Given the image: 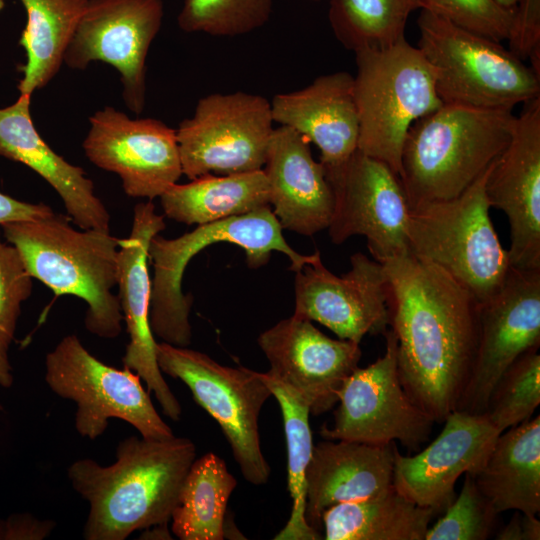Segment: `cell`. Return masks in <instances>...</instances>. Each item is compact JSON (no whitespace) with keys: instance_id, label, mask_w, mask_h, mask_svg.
I'll return each instance as SVG.
<instances>
[{"instance_id":"d6986e66","label":"cell","mask_w":540,"mask_h":540,"mask_svg":"<svg viewBox=\"0 0 540 540\" xmlns=\"http://www.w3.org/2000/svg\"><path fill=\"white\" fill-rule=\"evenodd\" d=\"M165 227L164 215L156 213L154 204L140 202L134 207L129 236L119 239L118 298L129 335L122 363L145 382L149 393H154L164 415L178 421L182 408L159 368L157 342L150 326L152 280L148 269V247L151 239Z\"/></svg>"},{"instance_id":"9c48e42d","label":"cell","mask_w":540,"mask_h":540,"mask_svg":"<svg viewBox=\"0 0 540 540\" xmlns=\"http://www.w3.org/2000/svg\"><path fill=\"white\" fill-rule=\"evenodd\" d=\"M156 357L161 372L181 380L218 423L244 479L267 483L271 468L262 453L258 419L272 393L262 373L222 365L203 352L165 342L157 343Z\"/></svg>"},{"instance_id":"ffe728a7","label":"cell","mask_w":540,"mask_h":540,"mask_svg":"<svg viewBox=\"0 0 540 540\" xmlns=\"http://www.w3.org/2000/svg\"><path fill=\"white\" fill-rule=\"evenodd\" d=\"M485 193L510 227V264L540 269V96L524 103L511 139L492 163Z\"/></svg>"},{"instance_id":"ee69618b","label":"cell","mask_w":540,"mask_h":540,"mask_svg":"<svg viewBox=\"0 0 540 540\" xmlns=\"http://www.w3.org/2000/svg\"><path fill=\"white\" fill-rule=\"evenodd\" d=\"M4 6H5V1L0 0V11L4 8Z\"/></svg>"},{"instance_id":"4dcf8cb0","label":"cell","mask_w":540,"mask_h":540,"mask_svg":"<svg viewBox=\"0 0 540 540\" xmlns=\"http://www.w3.org/2000/svg\"><path fill=\"white\" fill-rule=\"evenodd\" d=\"M272 396L277 400L282 413L287 446V486L292 499L291 513L286 525L275 540H319L321 534L306 521V472L312 452L313 439L309 424V406L293 389L262 373Z\"/></svg>"},{"instance_id":"7c38bea8","label":"cell","mask_w":540,"mask_h":540,"mask_svg":"<svg viewBox=\"0 0 540 540\" xmlns=\"http://www.w3.org/2000/svg\"><path fill=\"white\" fill-rule=\"evenodd\" d=\"M383 356L356 368L344 381L332 427L320 429L324 439L371 445L400 441L417 450L429 439L434 420L407 395L397 369V342L391 329L384 333Z\"/></svg>"},{"instance_id":"74e56055","label":"cell","mask_w":540,"mask_h":540,"mask_svg":"<svg viewBox=\"0 0 540 540\" xmlns=\"http://www.w3.org/2000/svg\"><path fill=\"white\" fill-rule=\"evenodd\" d=\"M507 41L509 50L521 60L529 59L540 75V0H519Z\"/></svg>"},{"instance_id":"6da1fadb","label":"cell","mask_w":540,"mask_h":540,"mask_svg":"<svg viewBox=\"0 0 540 540\" xmlns=\"http://www.w3.org/2000/svg\"><path fill=\"white\" fill-rule=\"evenodd\" d=\"M381 264L399 379L410 399L442 423L456 409L472 368L478 303L441 268L410 254Z\"/></svg>"},{"instance_id":"7a4b0ae2","label":"cell","mask_w":540,"mask_h":540,"mask_svg":"<svg viewBox=\"0 0 540 540\" xmlns=\"http://www.w3.org/2000/svg\"><path fill=\"white\" fill-rule=\"evenodd\" d=\"M195 459L188 438L130 436L118 443L111 465L91 458L73 462L68 478L89 503L83 538L125 540L137 530L168 524Z\"/></svg>"},{"instance_id":"1f68e13d","label":"cell","mask_w":540,"mask_h":540,"mask_svg":"<svg viewBox=\"0 0 540 540\" xmlns=\"http://www.w3.org/2000/svg\"><path fill=\"white\" fill-rule=\"evenodd\" d=\"M418 0H330L328 19L335 38L354 53L381 49L405 38Z\"/></svg>"},{"instance_id":"f1b7e54d","label":"cell","mask_w":540,"mask_h":540,"mask_svg":"<svg viewBox=\"0 0 540 540\" xmlns=\"http://www.w3.org/2000/svg\"><path fill=\"white\" fill-rule=\"evenodd\" d=\"M27 21L19 44L26 63L19 81L20 94L32 95L58 73L64 54L88 0H20Z\"/></svg>"},{"instance_id":"5b68a950","label":"cell","mask_w":540,"mask_h":540,"mask_svg":"<svg viewBox=\"0 0 540 540\" xmlns=\"http://www.w3.org/2000/svg\"><path fill=\"white\" fill-rule=\"evenodd\" d=\"M282 226L270 206L244 215L198 225L177 238L155 235L148 247L154 276L150 308V326L162 342L188 347L192 341L190 312L193 297L182 291V278L189 261L211 244L227 242L241 247L250 268L266 264L273 251L286 255L294 272L321 258L317 250L303 255L285 240Z\"/></svg>"},{"instance_id":"603a6c76","label":"cell","mask_w":540,"mask_h":540,"mask_svg":"<svg viewBox=\"0 0 540 540\" xmlns=\"http://www.w3.org/2000/svg\"><path fill=\"white\" fill-rule=\"evenodd\" d=\"M270 103L274 123L318 147L324 170L341 166L357 150L359 118L354 76L348 72L319 76L300 90L276 94Z\"/></svg>"},{"instance_id":"d590c367","label":"cell","mask_w":540,"mask_h":540,"mask_svg":"<svg viewBox=\"0 0 540 540\" xmlns=\"http://www.w3.org/2000/svg\"><path fill=\"white\" fill-rule=\"evenodd\" d=\"M464 475L459 495L429 526L425 540H486L493 534L499 513L479 490L473 475Z\"/></svg>"},{"instance_id":"9a60e30c","label":"cell","mask_w":540,"mask_h":540,"mask_svg":"<svg viewBox=\"0 0 540 540\" xmlns=\"http://www.w3.org/2000/svg\"><path fill=\"white\" fill-rule=\"evenodd\" d=\"M479 332L472 368L456 409L484 414L504 371L540 345V269L510 267L491 298L478 304Z\"/></svg>"},{"instance_id":"e575fe53","label":"cell","mask_w":540,"mask_h":540,"mask_svg":"<svg viewBox=\"0 0 540 540\" xmlns=\"http://www.w3.org/2000/svg\"><path fill=\"white\" fill-rule=\"evenodd\" d=\"M32 277L14 246L5 243L0 230V386L10 388L14 377L9 349L21 306L32 292Z\"/></svg>"},{"instance_id":"f6af8a7d","label":"cell","mask_w":540,"mask_h":540,"mask_svg":"<svg viewBox=\"0 0 540 540\" xmlns=\"http://www.w3.org/2000/svg\"><path fill=\"white\" fill-rule=\"evenodd\" d=\"M306 1L318 2V1H322V0H306Z\"/></svg>"},{"instance_id":"52a82bcc","label":"cell","mask_w":540,"mask_h":540,"mask_svg":"<svg viewBox=\"0 0 540 540\" xmlns=\"http://www.w3.org/2000/svg\"><path fill=\"white\" fill-rule=\"evenodd\" d=\"M355 55L357 149L387 164L400 179L410 127L443 104L434 69L420 49L405 38L385 48L359 50Z\"/></svg>"},{"instance_id":"4fadbf2b","label":"cell","mask_w":540,"mask_h":540,"mask_svg":"<svg viewBox=\"0 0 540 540\" xmlns=\"http://www.w3.org/2000/svg\"><path fill=\"white\" fill-rule=\"evenodd\" d=\"M335 207L328 227L333 243L361 235L380 263L409 255L410 206L399 177L358 149L341 166L325 170Z\"/></svg>"},{"instance_id":"d4e9b609","label":"cell","mask_w":540,"mask_h":540,"mask_svg":"<svg viewBox=\"0 0 540 540\" xmlns=\"http://www.w3.org/2000/svg\"><path fill=\"white\" fill-rule=\"evenodd\" d=\"M395 445L329 439L314 445L306 472L307 523L320 533L326 509L391 487Z\"/></svg>"},{"instance_id":"7402d4cb","label":"cell","mask_w":540,"mask_h":540,"mask_svg":"<svg viewBox=\"0 0 540 540\" xmlns=\"http://www.w3.org/2000/svg\"><path fill=\"white\" fill-rule=\"evenodd\" d=\"M263 171L270 205L282 228L312 236L329 227L334 193L303 135L288 126L274 128Z\"/></svg>"},{"instance_id":"8992f818","label":"cell","mask_w":540,"mask_h":540,"mask_svg":"<svg viewBox=\"0 0 540 540\" xmlns=\"http://www.w3.org/2000/svg\"><path fill=\"white\" fill-rule=\"evenodd\" d=\"M491 166L458 196L415 205L408 216L410 255L441 268L478 304L499 291L511 267L489 214Z\"/></svg>"},{"instance_id":"7bdbcfd3","label":"cell","mask_w":540,"mask_h":540,"mask_svg":"<svg viewBox=\"0 0 540 540\" xmlns=\"http://www.w3.org/2000/svg\"><path fill=\"white\" fill-rule=\"evenodd\" d=\"M6 530V522L3 519H0V540H4Z\"/></svg>"},{"instance_id":"ab89813d","label":"cell","mask_w":540,"mask_h":540,"mask_svg":"<svg viewBox=\"0 0 540 540\" xmlns=\"http://www.w3.org/2000/svg\"><path fill=\"white\" fill-rule=\"evenodd\" d=\"M53 209L44 203H27L0 192V225L19 220H33L50 215Z\"/></svg>"},{"instance_id":"f35d334b","label":"cell","mask_w":540,"mask_h":540,"mask_svg":"<svg viewBox=\"0 0 540 540\" xmlns=\"http://www.w3.org/2000/svg\"><path fill=\"white\" fill-rule=\"evenodd\" d=\"M6 522L4 540H42L54 530L53 520H40L30 513L11 514Z\"/></svg>"},{"instance_id":"44dd1931","label":"cell","mask_w":540,"mask_h":540,"mask_svg":"<svg viewBox=\"0 0 540 540\" xmlns=\"http://www.w3.org/2000/svg\"><path fill=\"white\" fill-rule=\"evenodd\" d=\"M437 438L414 456L394 447L393 485L419 506L440 512L456 498L455 484L467 472L474 475L486 462L501 434L486 414L453 410Z\"/></svg>"},{"instance_id":"8fae6325","label":"cell","mask_w":540,"mask_h":540,"mask_svg":"<svg viewBox=\"0 0 540 540\" xmlns=\"http://www.w3.org/2000/svg\"><path fill=\"white\" fill-rule=\"evenodd\" d=\"M273 124L271 103L261 95L236 91L199 99L176 130L183 175L192 180L263 169Z\"/></svg>"},{"instance_id":"3957f363","label":"cell","mask_w":540,"mask_h":540,"mask_svg":"<svg viewBox=\"0 0 540 540\" xmlns=\"http://www.w3.org/2000/svg\"><path fill=\"white\" fill-rule=\"evenodd\" d=\"M67 215L52 212L33 220L6 222L0 229L16 248L31 275L56 295H72L87 303L86 329L113 339L122 331L117 285L119 239L110 231L78 230Z\"/></svg>"},{"instance_id":"5bb4252c","label":"cell","mask_w":540,"mask_h":540,"mask_svg":"<svg viewBox=\"0 0 540 540\" xmlns=\"http://www.w3.org/2000/svg\"><path fill=\"white\" fill-rule=\"evenodd\" d=\"M164 16L162 0H88L63 63L86 69L93 61L120 73L123 101L135 114L145 105L146 57Z\"/></svg>"},{"instance_id":"83f0119b","label":"cell","mask_w":540,"mask_h":540,"mask_svg":"<svg viewBox=\"0 0 540 540\" xmlns=\"http://www.w3.org/2000/svg\"><path fill=\"white\" fill-rule=\"evenodd\" d=\"M164 216L186 225H202L270 206L263 171L206 174L175 183L160 197Z\"/></svg>"},{"instance_id":"d6a6232c","label":"cell","mask_w":540,"mask_h":540,"mask_svg":"<svg viewBox=\"0 0 540 540\" xmlns=\"http://www.w3.org/2000/svg\"><path fill=\"white\" fill-rule=\"evenodd\" d=\"M540 404L538 348L521 354L495 384L484 414L500 432L529 420Z\"/></svg>"},{"instance_id":"4316f807","label":"cell","mask_w":540,"mask_h":540,"mask_svg":"<svg viewBox=\"0 0 540 540\" xmlns=\"http://www.w3.org/2000/svg\"><path fill=\"white\" fill-rule=\"evenodd\" d=\"M440 511L419 506L394 485L360 500L339 503L321 517L326 540H425Z\"/></svg>"},{"instance_id":"8d00e7d4","label":"cell","mask_w":540,"mask_h":540,"mask_svg":"<svg viewBox=\"0 0 540 540\" xmlns=\"http://www.w3.org/2000/svg\"><path fill=\"white\" fill-rule=\"evenodd\" d=\"M429 11L452 24L497 42L508 40L515 9L495 0H418Z\"/></svg>"},{"instance_id":"277c9868","label":"cell","mask_w":540,"mask_h":540,"mask_svg":"<svg viewBox=\"0 0 540 540\" xmlns=\"http://www.w3.org/2000/svg\"><path fill=\"white\" fill-rule=\"evenodd\" d=\"M516 117L513 109L443 103L417 120L401 159L409 206L461 194L506 148Z\"/></svg>"},{"instance_id":"e0dca14e","label":"cell","mask_w":540,"mask_h":540,"mask_svg":"<svg viewBox=\"0 0 540 540\" xmlns=\"http://www.w3.org/2000/svg\"><path fill=\"white\" fill-rule=\"evenodd\" d=\"M350 269L337 276L321 258L295 272L293 315L316 321L339 339L360 344L367 334L389 326V286L383 265L361 252L350 257Z\"/></svg>"},{"instance_id":"ba28073f","label":"cell","mask_w":540,"mask_h":540,"mask_svg":"<svg viewBox=\"0 0 540 540\" xmlns=\"http://www.w3.org/2000/svg\"><path fill=\"white\" fill-rule=\"evenodd\" d=\"M418 48L443 103L513 109L540 96V75L509 49L429 11L418 17Z\"/></svg>"},{"instance_id":"cb8c5ba5","label":"cell","mask_w":540,"mask_h":540,"mask_svg":"<svg viewBox=\"0 0 540 540\" xmlns=\"http://www.w3.org/2000/svg\"><path fill=\"white\" fill-rule=\"evenodd\" d=\"M31 95L0 108V156L22 163L57 192L81 229L110 231V214L85 171L58 155L40 136L30 114Z\"/></svg>"},{"instance_id":"836d02e7","label":"cell","mask_w":540,"mask_h":540,"mask_svg":"<svg viewBox=\"0 0 540 540\" xmlns=\"http://www.w3.org/2000/svg\"><path fill=\"white\" fill-rule=\"evenodd\" d=\"M273 0H184L177 22L181 30L214 37H235L264 26Z\"/></svg>"},{"instance_id":"b9f144b4","label":"cell","mask_w":540,"mask_h":540,"mask_svg":"<svg viewBox=\"0 0 540 540\" xmlns=\"http://www.w3.org/2000/svg\"><path fill=\"white\" fill-rule=\"evenodd\" d=\"M501 6L507 9H515L519 0H495Z\"/></svg>"},{"instance_id":"bcb514c9","label":"cell","mask_w":540,"mask_h":540,"mask_svg":"<svg viewBox=\"0 0 540 540\" xmlns=\"http://www.w3.org/2000/svg\"><path fill=\"white\" fill-rule=\"evenodd\" d=\"M2 410H3V406H2L1 403H0V411H2Z\"/></svg>"},{"instance_id":"484cf974","label":"cell","mask_w":540,"mask_h":540,"mask_svg":"<svg viewBox=\"0 0 540 540\" xmlns=\"http://www.w3.org/2000/svg\"><path fill=\"white\" fill-rule=\"evenodd\" d=\"M497 513L540 511V415L502 432L474 475Z\"/></svg>"},{"instance_id":"ac0fdd59","label":"cell","mask_w":540,"mask_h":540,"mask_svg":"<svg viewBox=\"0 0 540 540\" xmlns=\"http://www.w3.org/2000/svg\"><path fill=\"white\" fill-rule=\"evenodd\" d=\"M258 345L270 364L267 373L296 391L313 416L336 405L362 355L358 343L332 339L312 321L295 315L262 332Z\"/></svg>"},{"instance_id":"f546056e","label":"cell","mask_w":540,"mask_h":540,"mask_svg":"<svg viewBox=\"0 0 540 540\" xmlns=\"http://www.w3.org/2000/svg\"><path fill=\"white\" fill-rule=\"evenodd\" d=\"M237 480L225 461L208 452L192 463L171 515V529L181 540L225 538L227 504Z\"/></svg>"},{"instance_id":"60d3db41","label":"cell","mask_w":540,"mask_h":540,"mask_svg":"<svg viewBox=\"0 0 540 540\" xmlns=\"http://www.w3.org/2000/svg\"><path fill=\"white\" fill-rule=\"evenodd\" d=\"M497 540H539L540 522L536 516L515 511L510 521L499 530Z\"/></svg>"},{"instance_id":"2e32d148","label":"cell","mask_w":540,"mask_h":540,"mask_svg":"<svg viewBox=\"0 0 540 540\" xmlns=\"http://www.w3.org/2000/svg\"><path fill=\"white\" fill-rule=\"evenodd\" d=\"M89 120L85 155L95 166L117 174L128 196L160 197L183 175L176 130L162 121L131 119L111 106Z\"/></svg>"},{"instance_id":"30bf717a","label":"cell","mask_w":540,"mask_h":540,"mask_svg":"<svg viewBox=\"0 0 540 540\" xmlns=\"http://www.w3.org/2000/svg\"><path fill=\"white\" fill-rule=\"evenodd\" d=\"M117 369L92 355L75 334L64 336L45 357V381L56 395L76 403L75 428L95 440L117 418L147 439L173 437L172 429L156 411L141 378L132 370Z\"/></svg>"}]
</instances>
